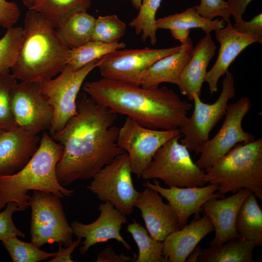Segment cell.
Returning <instances> with one entry per match:
<instances>
[{"label": "cell", "instance_id": "cell-1", "mask_svg": "<svg viewBox=\"0 0 262 262\" xmlns=\"http://www.w3.org/2000/svg\"><path fill=\"white\" fill-rule=\"evenodd\" d=\"M77 114L64 128L50 135L63 147L56 168L57 178L63 186L92 178L116 156L125 152L117 143L115 113L85 93L77 99Z\"/></svg>", "mask_w": 262, "mask_h": 262}, {"label": "cell", "instance_id": "cell-2", "mask_svg": "<svg viewBox=\"0 0 262 262\" xmlns=\"http://www.w3.org/2000/svg\"><path fill=\"white\" fill-rule=\"evenodd\" d=\"M83 89L98 104L149 129H180L192 108L165 86L144 88L102 78L86 82Z\"/></svg>", "mask_w": 262, "mask_h": 262}, {"label": "cell", "instance_id": "cell-3", "mask_svg": "<svg viewBox=\"0 0 262 262\" xmlns=\"http://www.w3.org/2000/svg\"><path fill=\"white\" fill-rule=\"evenodd\" d=\"M70 50L49 22L37 11L29 10L12 74L21 81L41 82L51 79L65 68Z\"/></svg>", "mask_w": 262, "mask_h": 262}, {"label": "cell", "instance_id": "cell-4", "mask_svg": "<svg viewBox=\"0 0 262 262\" xmlns=\"http://www.w3.org/2000/svg\"><path fill=\"white\" fill-rule=\"evenodd\" d=\"M63 151L62 145L44 131L38 149L24 166L12 175H0V209L14 201L18 211L26 210L30 190L50 192L61 198L72 195L73 190L63 187L56 176V165Z\"/></svg>", "mask_w": 262, "mask_h": 262}, {"label": "cell", "instance_id": "cell-5", "mask_svg": "<svg viewBox=\"0 0 262 262\" xmlns=\"http://www.w3.org/2000/svg\"><path fill=\"white\" fill-rule=\"evenodd\" d=\"M205 171V182L218 185V193L233 194L241 189L262 200V138L238 144Z\"/></svg>", "mask_w": 262, "mask_h": 262}, {"label": "cell", "instance_id": "cell-6", "mask_svg": "<svg viewBox=\"0 0 262 262\" xmlns=\"http://www.w3.org/2000/svg\"><path fill=\"white\" fill-rule=\"evenodd\" d=\"M180 134L166 142L155 153L142 173L145 180L160 179L168 186L200 187L204 185L205 171L192 159L189 150L179 142Z\"/></svg>", "mask_w": 262, "mask_h": 262}, {"label": "cell", "instance_id": "cell-7", "mask_svg": "<svg viewBox=\"0 0 262 262\" xmlns=\"http://www.w3.org/2000/svg\"><path fill=\"white\" fill-rule=\"evenodd\" d=\"M60 198L50 192L36 190L30 197L31 242L38 247L55 243L66 247L73 241V230Z\"/></svg>", "mask_w": 262, "mask_h": 262}, {"label": "cell", "instance_id": "cell-8", "mask_svg": "<svg viewBox=\"0 0 262 262\" xmlns=\"http://www.w3.org/2000/svg\"><path fill=\"white\" fill-rule=\"evenodd\" d=\"M225 74L221 92L214 103H204L196 93L192 94L193 113L179 129L183 137L180 143L196 154L200 153L204 144L209 139L210 132L225 115L228 101L235 95L234 77L229 71Z\"/></svg>", "mask_w": 262, "mask_h": 262}, {"label": "cell", "instance_id": "cell-9", "mask_svg": "<svg viewBox=\"0 0 262 262\" xmlns=\"http://www.w3.org/2000/svg\"><path fill=\"white\" fill-rule=\"evenodd\" d=\"M129 156H116L92 177L89 190L103 202H110L122 213L131 214L139 194L134 188Z\"/></svg>", "mask_w": 262, "mask_h": 262}, {"label": "cell", "instance_id": "cell-10", "mask_svg": "<svg viewBox=\"0 0 262 262\" xmlns=\"http://www.w3.org/2000/svg\"><path fill=\"white\" fill-rule=\"evenodd\" d=\"M99 60L76 71L65 68L57 78L40 82V92L53 108V118L49 129L50 135L63 129L77 114L79 91L87 75L97 67Z\"/></svg>", "mask_w": 262, "mask_h": 262}, {"label": "cell", "instance_id": "cell-11", "mask_svg": "<svg viewBox=\"0 0 262 262\" xmlns=\"http://www.w3.org/2000/svg\"><path fill=\"white\" fill-rule=\"evenodd\" d=\"M180 134L179 129H149L127 117L119 128L117 143L128 155L132 174L140 179L157 150L166 142Z\"/></svg>", "mask_w": 262, "mask_h": 262}, {"label": "cell", "instance_id": "cell-12", "mask_svg": "<svg viewBox=\"0 0 262 262\" xmlns=\"http://www.w3.org/2000/svg\"><path fill=\"white\" fill-rule=\"evenodd\" d=\"M180 46L155 49L147 47L114 50L100 58L97 67L103 78L140 85L145 71L159 59L180 50Z\"/></svg>", "mask_w": 262, "mask_h": 262}, {"label": "cell", "instance_id": "cell-13", "mask_svg": "<svg viewBox=\"0 0 262 262\" xmlns=\"http://www.w3.org/2000/svg\"><path fill=\"white\" fill-rule=\"evenodd\" d=\"M251 103L247 97H243L235 103L228 104L222 125L212 139L203 145L200 156L195 163L204 170L227 154L238 144H247L255 140V136L245 131L242 121L249 113Z\"/></svg>", "mask_w": 262, "mask_h": 262}, {"label": "cell", "instance_id": "cell-14", "mask_svg": "<svg viewBox=\"0 0 262 262\" xmlns=\"http://www.w3.org/2000/svg\"><path fill=\"white\" fill-rule=\"evenodd\" d=\"M39 85L35 82L17 83L11 100L16 125L34 135L49 130L54 115L53 108L40 92Z\"/></svg>", "mask_w": 262, "mask_h": 262}, {"label": "cell", "instance_id": "cell-15", "mask_svg": "<svg viewBox=\"0 0 262 262\" xmlns=\"http://www.w3.org/2000/svg\"><path fill=\"white\" fill-rule=\"evenodd\" d=\"M100 214L93 222L84 224L74 221L71 224L73 233L77 238H84L80 247V253L84 254L90 247L97 244L115 239L128 250L131 247L121 235L122 225L127 221L126 216L110 202L101 203L98 207Z\"/></svg>", "mask_w": 262, "mask_h": 262}, {"label": "cell", "instance_id": "cell-16", "mask_svg": "<svg viewBox=\"0 0 262 262\" xmlns=\"http://www.w3.org/2000/svg\"><path fill=\"white\" fill-rule=\"evenodd\" d=\"M143 184L156 190L168 202L178 218L180 228H182L188 221L189 217L198 213L202 210L203 205L208 200L213 198H223L224 195L214 193L218 190L216 184H209L206 186L164 188L155 180L154 183L148 180Z\"/></svg>", "mask_w": 262, "mask_h": 262}, {"label": "cell", "instance_id": "cell-17", "mask_svg": "<svg viewBox=\"0 0 262 262\" xmlns=\"http://www.w3.org/2000/svg\"><path fill=\"white\" fill-rule=\"evenodd\" d=\"M252 192L241 189L227 197L213 198L206 201L202 209L211 221L215 231L210 246H219L234 238L240 237L236 228L239 209Z\"/></svg>", "mask_w": 262, "mask_h": 262}, {"label": "cell", "instance_id": "cell-18", "mask_svg": "<svg viewBox=\"0 0 262 262\" xmlns=\"http://www.w3.org/2000/svg\"><path fill=\"white\" fill-rule=\"evenodd\" d=\"M134 203L141 212L146 229L156 240L163 242L171 232L180 228L177 215L170 205L165 203L157 191L145 187Z\"/></svg>", "mask_w": 262, "mask_h": 262}, {"label": "cell", "instance_id": "cell-19", "mask_svg": "<svg viewBox=\"0 0 262 262\" xmlns=\"http://www.w3.org/2000/svg\"><path fill=\"white\" fill-rule=\"evenodd\" d=\"M214 31L216 38L220 43L219 54L204 79L211 94L218 91L219 79L226 73L231 64L244 49L254 43H262V37L237 32L230 21L227 22L225 27Z\"/></svg>", "mask_w": 262, "mask_h": 262}, {"label": "cell", "instance_id": "cell-20", "mask_svg": "<svg viewBox=\"0 0 262 262\" xmlns=\"http://www.w3.org/2000/svg\"><path fill=\"white\" fill-rule=\"evenodd\" d=\"M40 138L16 126L0 134V175L22 169L36 151Z\"/></svg>", "mask_w": 262, "mask_h": 262}, {"label": "cell", "instance_id": "cell-21", "mask_svg": "<svg viewBox=\"0 0 262 262\" xmlns=\"http://www.w3.org/2000/svg\"><path fill=\"white\" fill-rule=\"evenodd\" d=\"M214 230L205 214L170 233L163 242V255L167 262H184L199 243Z\"/></svg>", "mask_w": 262, "mask_h": 262}, {"label": "cell", "instance_id": "cell-22", "mask_svg": "<svg viewBox=\"0 0 262 262\" xmlns=\"http://www.w3.org/2000/svg\"><path fill=\"white\" fill-rule=\"evenodd\" d=\"M215 46L210 33L205 35L193 49L192 56L182 71L178 86L180 93L192 100V94L201 96V87L209 62L215 54Z\"/></svg>", "mask_w": 262, "mask_h": 262}, {"label": "cell", "instance_id": "cell-23", "mask_svg": "<svg viewBox=\"0 0 262 262\" xmlns=\"http://www.w3.org/2000/svg\"><path fill=\"white\" fill-rule=\"evenodd\" d=\"M181 45L180 51L163 57L150 65L142 75L140 85L153 88L163 82L178 85L180 75L190 60L194 49L190 37Z\"/></svg>", "mask_w": 262, "mask_h": 262}, {"label": "cell", "instance_id": "cell-24", "mask_svg": "<svg viewBox=\"0 0 262 262\" xmlns=\"http://www.w3.org/2000/svg\"><path fill=\"white\" fill-rule=\"evenodd\" d=\"M255 246L241 237L219 246L202 248L197 262H257L253 258Z\"/></svg>", "mask_w": 262, "mask_h": 262}, {"label": "cell", "instance_id": "cell-25", "mask_svg": "<svg viewBox=\"0 0 262 262\" xmlns=\"http://www.w3.org/2000/svg\"><path fill=\"white\" fill-rule=\"evenodd\" d=\"M252 193L242 203L238 212L236 228L240 237L262 246V210Z\"/></svg>", "mask_w": 262, "mask_h": 262}, {"label": "cell", "instance_id": "cell-26", "mask_svg": "<svg viewBox=\"0 0 262 262\" xmlns=\"http://www.w3.org/2000/svg\"><path fill=\"white\" fill-rule=\"evenodd\" d=\"M96 18L87 12L76 13L55 29L62 42L70 49L91 41Z\"/></svg>", "mask_w": 262, "mask_h": 262}, {"label": "cell", "instance_id": "cell-27", "mask_svg": "<svg viewBox=\"0 0 262 262\" xmlns=\"http://www.w3.org/2000/svg\"><path fill=\"white\" fill-rule=\"evenodd\" d=\"M156 27L157 29H180L190 30L193 28H200L205 33H210L213 30L223 28L225 23L223 19L219 20H209L199 15L196 9V5L186 9L180 13L159 18L156 20Z\"/></svg>", "mask_w": 262, "mask_h": 262}, {"label": "cell", "instance_id": "cell-28", "mask_svg": "<svg viewBox=\"0 0 262 262\" xmlns=\"http://www.w3.org/2000/svg\"><path fill=\"white\" fill-rule=\"evenodd\" d=\"M92 0H41L31 10L38 12L55 29L60 27L69 17L89 8Z\"/></svg>", "mask_w": 262, "mask_h": 262}, {"label": "cell", "instance_id": "cell-29", "mask_svg": "<svg viewBox=\"0 0 262 262\" xmlns=\"http://www.w3.org/2000/svg\"><path fill=\"white\" fill-rule=\"evenodd\" d=\"M125 47L124 42L106 43L90 41L77 48L70 49L65 68L72 71L77 70L114 50L124 49Z\"/></svg>", "mask_w": 262, "mask_h": 262}, {"label": "cell", "instance_id": "cell-30", "mask_svg": "<svg viewBox=\"0 0 262 262\" xmlns=\"http://www.w3.org/2000/svg\"><path fill=\"white\" fill-rule=\"evenodd\" d=\"M127 230L132 236L138 248L135 262H167L163 255V244L153 238L147 229L133 219Z\"/></svg>", "mask_w": 262, "mask_h": 262}, {"label": "cell", "instance_id": "cell-31", "mask_svg": "<svg viewBox=\"0 0 262 262\" xmlns=\"http://www.w3.org/2000/svg\"><path fill=\"white\" fill-rule=\"evenodd\" d=\"M162 0H142L137 16L130 23L137 34H141L143 42L149 39L152 45L157 42L156 14Z\"/></svg>", "mask_w": 262, "mask_h": 262}, {"label": "cell", "instance_id": "cell-32", "mask_svg": "<svg viewBox=\"0 0 262 262\" xmlns=\"http://www.w3.org/2000/svg\"><path fill=\"white\" fill-rule=\"evenodd\" d=\"M23 28H7L0 39V75L9 73L14 65L20 47Z\"/></svg>", "mask_w": 262, "mask_h": 262}, {"label": "cell", "instance_id": "cell-33", "mask_svg": "<svg viewBox=\"0 0 262 262\" xmlns=\"http://www.w3.org/2000/svg\"><path fill=\"white\" fill-rule=\"evenodd\" d=\"M2 243L14 262H38L53 258L56 254V252L42 251L32 242H22L16 236Z\"/></svg>", "mask_w": 262, "mask_h": 262}, {"label": "cell", "instance_id": "cell-34", "mask_svg": "<svg viewBox=\"0 0 262 262\" xmlns=\"http://www.w3.org/2000/svg\"><path fill=\"white\" fill-rule=\"evenodd\" d=\"M126 30V24L116 15L99 16L95 19L91 41L117 42L124 35Z\"/></svg>", "mask_w": 262, "mask_h": 262}, {"label": "cell", "instance_id": "cell-35", "mask_svg": "<svg viewBox=\"0 0 262 262\" xmlns=\"http://www.w3.org/2000/svg\"><path fill=\"white\" fill-rule=\"evenodd\" d=\"M17 83L12 74L0 75V130L4 131L17 126L11 107L12 93Z\"/></svg>", "mask_w": 262, "mask_h": 262}, {"label": "cell", "instance_id": "cell-36", "mask_svg": "<svg viewBox=\"0 0 262 262\" xmlns=\"http://www.w3.org/2000/svg\"><path fill=\"white\" fill-rule=\"evenodd\" d=\"M6 205V209L0 213V240L2 242L14 237L25 236L24 233L15 226L12 220L14 213L18 211L16 203L10 201Z\"/></svg>", "mask_w": 262, "mask_h": 262}, {"label": "cell", "instance_id": "cell-37", "mask_svg": "<svg viewBox=\"0 0 262 262\" xmlns=\"http://www.w3.org/2000/svg\"><path fill=\"white\" fill-rule=\"evenodd\" d=\"M196 9L197 13L204 18L212 20L220 16L226 22L230 21L228 3L224 0H201Z\"/></svg>", "mask_w": 262, "mask_h": 262}, {"label": "cell", "instance_id": "cell-38", "mask_svg": "<svg viewBox=\"0 0 262 262\" xmlns=\"http://www.w3.org/2000/svg\"><path fill=\"white\" fill-rule=\"evenodd\" d=\"M20 15L19 9L14 2L0 0V26L4 28L13 26Z\"/></svg>", "mask_w": 262, "mask_h": 262}, {"label": "cell", "instance_id": "cell-39", "mask_svg": "<svg viewBox=\"0 0 262 262\" xmlns=\"http://www.w3.org/2000/svg\"><path fill=\"white\" fill-rule=\"evenodd\" d=\"M233 27L239 33L262 37V14H259L249 21L242 19L235 22Z\"/></svg>", "mask_w": 262, "mask_h": 262}, {"label": "cell", "instance_id": "cell-40", "mask_svg": "<svg viewBox=\"0 0 262 262\" xmlns=\"http://www.w3.org/2000/svg\"><path fill=\"white\" fill-rule=\"evenodd\" d=\"M134 257L126 256L124 253L117 255L111 247H108L98 253L96 262H129L134 261Z\"/></svg>", "mask_w": 262, "mask_h": 262}, {"label": "cell", "instance_id": "cell-41", "mask_svg": "<svg viewBox=\"0 0 262 262\" xmlns=\"http://www.w3.org/2000/svg\"><path fill=\"white\" fill-rule=\"evenodd\" d=\"M81 238H77V240L72 242L67 246L63 247L59 246V250L56 252V255L53 258L49 261V262H72L74 261L71 259V253L74 249L78 246L82 241Z\"/></svg>", "mask_w": 262, "mask_h": 262}, {"label": "cell", "instance_id": "cell-42", "mask_svg": "<svg viewBox=\"0 0 262 262\" xmlns=\"http://www.w3.org/2000/svg\"><path fill=\"white\" fill-rule=\"evenodd\" d=\"M252 0H228V10L230 15L232 16L235 22L242 19V15L248 4Z\"/></svg>", "mask_w": 262, "mask_h": 262}, {"label": "cell", "instance_id": "cell-43", "mask_svg": "<svg viewBox=\"0 0 262 262\" xmlns=\"http://www.w3.org/2000/svg\"><path fill=\"white\" fill-rule=\"evenodd\" d=\"M170 31L173 37L180 40L181 44L186 43L189 38L190 30L174 29Z\"/></svg>", "mask_w": 262, "mask_h": 262}, {"label": "cell", "instance_id": "cell-44", "mask_svg": "<svg viewBox=\"0 0 262 262\" xmlns=\"http://www.w3.org/2000/svg\"><path fill=\"white\" fill-rule=\"evenodd\" d=\"M202 248L200 246H197L190 254L186 260L188 262H197V259L201 253Z\"/></svg>", "mask_w": 262, "mask_h": 262}, {"label": "cell", "instance_id": "cell-45", "mask_svg": "<svg viewBox=\"0 0 262 262\" xmlns=\"http://www.w3.org/2000/svg\"><path fill=\"white\" fill-rule=\"evenodd\" d=\"M22 1L29 10H31L37 6L41 0H22Z\"/></svg>", "mask_w": 262, "mask_h": 262}, {"label": "cell", "instance_id": "cell-46", "mask_svg": "<svg viewBox=\"0 0 262 262\" xmlns=\"http://www.w3.org/2000/svg\"><path fill=\"white\" fill-rule=\"evenodd\" d=\"M131 1L132 5L136 9L139 10L142 0H129Z\"/></svg>", "mask_w": 262, "mask_h": 262}, {"label": "cell", "instance_id": "cell-47", "mask_svg": "<svg viewBox=\"0 0 262 262\" xmlns=\"http://www.w3.org/2000/svg\"><path fill=\"white\" fill-rule=\"evenodd\" d=\"M4 131L0 130V134L3 132Z\"/></svg>", "mask_w": 262, "mask_h": 262}]
</instances>
